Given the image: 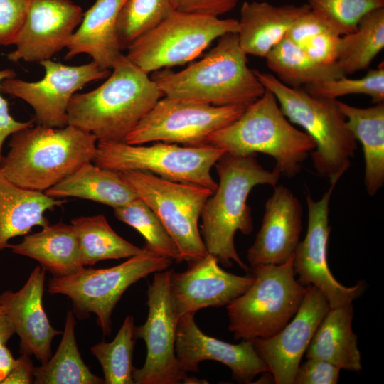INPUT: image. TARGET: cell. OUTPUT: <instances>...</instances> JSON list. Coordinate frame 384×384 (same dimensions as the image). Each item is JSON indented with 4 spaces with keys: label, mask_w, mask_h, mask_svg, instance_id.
<instances>
[{
    "label": "cell",
    "mask_w": 384,
    "mask_h": 384,
    "mask_svg": "<svg viewBox=\"0 0 384 384\" xmlns=\"http://www.w3.org/2000/svg\"><path fill=\"white\" fill-rule=\"evenodd\" d=\"M341 37L332 32H324L308 39L301 48L314 61L324 65L334 64L339 57Z\"/></svg>",
    "instance_id": "obj_41"
},
{
    "label": "cell",
    "mask_w": 384,
    "mask_h": 384,
    "mask_svg": "<svg viewBox=\"0 0 384 384\" xmlns=\"http://www.w3.org/2000/svg\"><path fill=\"white\" fill-rule=\"evenodd\" d=\"M252 270V284L226 306L228 329L235 339L267 338L278 333L295 315L306 291L295 278L293 256L281 265Z\"/></svg>",
    "instance_id": "obj_7"
},
{
    "label": "cell",
    "mask_w": 384,
    "mask_h": 384,
    "mask_svg": "<svg viewBox=\"0 0 384 384\" xmlns=\"http://www.w3.org/2000/svg\"><path fill=\"white\" fill-rule=\"evenodd\" d=\"M240 0H173L175 11L218 17L237 6Z\"/></svg>",
    "instance_id": "obj_42"
},
{
    "label": "cell",
    "mask_w": 384,
    "mask_h": 384,
    "mask_svg": "<svg viewBox=\"0 0 384 384\" xmlns=\"http://www.w3.org/2000/svg\"><path fill=\"white\" fill-rule=\"evenodd\" d=\"M44 193L54 198L75 197L114 208L139 198L121 171L100 167L92 161L84 164Z\"/></svg>",
    "instance_id": "obj_26"
},
{
    "label": "cell",
    "mask_w": 384,
    "mask_h": 384,
    "mask_svg": "<svg viewBox=\"0 0 384 384\" xmlns=\"http://www.w3.org/2000/svg\"><path fill=\"white\" fill-rule=\"evenodd\" d=\"M238 31L235 19L174 11L132 42L126 55L149 73L184 65L199 56L216 38Z\"/></svg>",
    "instance_id": "obj_10"
},
{
    "label": "cell",
    "mask_w": 384,
    "mask_h": 384,
    "mask_svg": "<svg viewBox=\"0 0 384 384\" xmlns=\"http://www.w3.org/2000/svg\"><path fill=\"white\" fill-rule=\"evenodd\" d=\"M171 270L155 272L147 291L149 314L146 321L134 329V338L143 339L146 348L143 366L133 368L134 384L208 383L187 376L181 370L176 356L177 320L169 294Z\"/></svg>",
    "instance_id": "obj_13"
},
{
    "label": "cell",
    "mask_w": 384,
    "mask_h": 384,
    "mask_svg": "<svg viewBox=\"0 0 384 384\" xmlns=\"http://www.w3.org/2000/svg\"><path fill=\"white\" fill-rule=\"evenodd\" d=\"M265 58L269 69L277 76L276 78L294 88L346 76L337 63L331 65L318 63L286 37Z\"/></svg>",
    "instance_id": "obj_29"
},
{
    "label": "cell",
    "mask_w": 384,
    "mask_h": 384,
    "mask_svg": "<svg viewBox=\"0 0 384 384\" xmlns=\"http://www.w3.org/2000/svg\"><path fill=\"white\" fill-rule=\"evenodd\" d=\"M15 358L6 345L0 346V384H3L11 371Z\"/></svg>",
    "instance_id": "obj_45"
},
{
    "label": "cell",
    "mask_w": 384,
    "mask_h": 384,
    "mask_svg": "<svg viewBox=\"0 0 384 384\" xmlns=\"http://www.w3.org/2000/svg\"><path fill=\"white\" fill-rule=\"evenodd\" d=\"M302 206L292 191L274 187L265 205L262 225L247 258L251 267L281 265L294 255L302 230Z\"/></svg>",
    "instance_id": "obj_20"
},
{
    "label": "cell",
    "mask_w": 384,
    "mask_h": 384,
    "mask_svg": "<svg viewBox=\"0 0 384 384\" xmlns=\"http://www.w3.org/2000/svg\"><path fill=\"white\" fill-rule=\"evenodd\" d=\"M75 324L73 311H68L57 351L46 363L35 367L34 383H104V379L92 373L80 356L75 334Z\"/></svg>",
    "instance_id": "obj_30"
},
{
    "label": "cell",
    "mask_w": 384,
    "mask_h": 384,
    "mask_svg": "<svg viewBox=\"0 0 384 384\" xmlns=\"http://www.w3.org/2000/svg\"><path fill=\"white\" fill-rule=\"evenodd\" d=\"M31 0H0V45H14L26 21Z\"/></svg>",
    "instance_id": "obj_38"
},
{
    "label": "cell",
    "mask_w": 384,
    "mask_h": 384,
    "mask_svg": "<svg viewBox=\"0 0 384 384\" xmlns=\"http://www.w3.org/2000/svg\"><path fill=\"white\" fill-rule=\"evenodd\" d=\"M194 314L188 313L177 320L175 352L183 372H198L201 361L213 360L228 366L240 383H251L256 375L269 373L252 340L232 344L208 336L198 327Z\"/></svg>",
    "instance_id": "obj_18"
},
{
    "label": "cell",
    "mask_w": 384,
    "mask_h": 384,
    "mask_svg": "<svg viewBox=\"0 0 384 384\" xmlns=\"http://www.w3.org/2000/svg\"><path fill=\"white\" fill-rule=\"evenodd\" d=\"M226 151L212 145L180 146L157 142L151 146L125 142H98L92 160L112 170L148 171L172 181L206 187L214 191L218 183L210 170Z\"/></svg>",
    "instance_id": "obj_9"
},
{
    "label": "cell",
    "mask_w": 384,
    "mask_h": 384,
    "mask_svg": "<svg viewBox=\"0 0 384 384\" xmlns=\"http://www.w3.org/2000/svg\"><path fill=\"white\" fill-rule=\"evenodd\" d=\"M14 334L13 326L0 304V346L6 345L7 341Z\"/></svg>",
    "instance_id": "obj_46"
},
{
    "label": "cell",
    "mask_w": 384,
    "mask_h": 384,
    "mask_svg": "<svg viewBox=\"0 0 384 384\" xmlns=\"http://www.w3.org/2000/svg\"><path fill=\"white\" fill-rule=\"evenodd\" d=\"M213 255L188 262L182 272L171 270V304L176 320L207 307L227 306L252 284L254 277H241L225 271Z\"/></svg>",
    "instance_id": "obj_17"
},
{
    "label": "cell",
    "mask_w": 384,
    "mask_h": 384,
    "mask_svg": "<svg viewBox=\"0 0 384 384\" xmlns=\"http://www.w3.org/2000/svg\"><path fill=\"white\" fill-rule=\"evenodd\" d=\"M353 317L352 304L330 308L310 341L306 357L326 361L341 370L360 371L361 354L352 329Z\"/></svg>",
    "instance_id": "obj_27"
},
{
    "label": "cell",
    "mask_w": 384,
    "mask_h": 384,
    "mask_svg": "<svg viewBox=\"0 0 384 384\" xmlns=\"http://www.w3.org/2000/svg\"><path fill=\"white\" fill-rule=\"evenodd\" d=\"M127 0H96L85 13L67 46L66 60L80 53L89 55L102 69H112L122 54L117 23Z\"/></svg>",
    "instance_id": "obj_22"
},
{
    "label": "cell",
    "mask_w": 384,
    "mask_h": 384,
    "mask_svg": "<svg viewBox=\"0 0 384 384\" xmlns=\"http://www.w3.org/2000/svg\"><path fill=\"white\" fill-rule=\"evenodd\" d=\"M97 141L92 134L70 124L24 128L11 134L0 171L20 187L45 192L84 164L92 162Z\"/></svg>",
    "instance_id": "obj_4"
},
{
    "label": "cell",
    "mask_w": 384,
    "mask_h": 384,
    "mask_svg": "<svg viewBox=\"0 0 384 384\" xmlns=\"http://www.w3.org/2000/svg\"><path fill=\"white\" fill-rule=\"evenodd\" d=\"M39 63L45 70L43 79L36 82L5 79L0 84V92L27 102L34 110L36 123L49 127L67 126V110L73 95L86 84L110 75V70L102 69L93 61L75 66L50 59Z\"/></svg>",
    "instance_id": "obj_14"
},
{
    "label": "cell",
    "mask_w": 384,
    "mask_h": 384,
    "mask_svg": "<svg viewBox=\"0 0 384 384\" xmlns=\"http://www.w3.org/2000/svg\"><path fill=\"white\" fill-rule=\"evenodd\" d=\"M324 32H332L341 36L329 19L310 9L295 21L285 37L301 47L308 39Z\"/></svg>",
    "instance_id": "obj_39"
},
{
    "label": "cell",
    "mask_w": 384,
    "mask_h": 384,
    "mask_svg": "<svg viewBox=\"0 0 384 384\" xmlns=\"http://www.w3.org/2000/svg\"><path fill=\"white\" fill-rule=\"evenodd\" d=\"M65 202L44 192L20 187L0 171V250L9 248L13 238L28 235L35 226L48 225L45 213Z\"/></svg>",
    "instance_id": "obj_25"
},
{
    "label": "cell",
    "mask_w": 384,
    "mask_h": 384,
    "mask_svg": "<svg viewBox=\"0 0 384 384\" xmlns=\"http://www.w3.org/2000/svg\"><path fill=\"white\" fill-rule=\"evenodd\" d=\"M16 75V73L12 69L0 70V84L4 80L15 78ZM34 122V119L27 122H18L14 119L9 113L7 101L1 95L0 92V161L2 158V147L6 139L18 130L33 126Z\"/></svg>",
    "instance_id": "obj_43"
},
{
    "label": "cell",
    "mask_w": 384,
    "mask_h": 384,
    "mask_svg": "<svg viewBox=\"0 0 384 384\" xmlns=\"http://www.w3.org/2000/svg\"><path fill=\"white\" fill-rule=\"evenodd\" d=\"M304 89L311 96L336 100L352 94H362L371 97L375 103L384 101V67L370 70L363 77L351 79L346 76L325 82L306 85Z\"/></svg>",
    "instance_id": "obj_36"
},
{
    "label": "cell",
    "mask_w": 384,
    "mask_h": 384,
    "mask_svg": "<svg viewBox=\"0 0 384 384\" xmlns=\"http://www.w3.org/2000/svg\"><path fill=\"white\" fill-rule=\"evenodd\" d=\"M173 0H127L117 18V31L121 50L150 31L172 11Z\"/></svg>",
    "instance_id": "obj_35"
},
{
    "label": "cell",
    "mask_w": 384,
    "mask_h": 384,
    "mask_svg": "<svg viewBox=\"0 0 384 384\" xmlns=\"http://www.w3.org/2000/svg\"><path fill=\"white\" fill-rule=\"evenodd\" d=\"M334 188L330 186L318 201L314 200L310 193L306 192L307 230L293 255V269L297 281L304 286L313 285L321 291L330 308L352 304L366 288L363 282L353 287L340 284L332 275L328 265L327 244L331 232L329 203Z\"/></svg>",
    "instance_id": "obj_15"
},
{
    "label": "cell",
    "mask_w": 384,
    "mask_h": 384,
    "mask_svg": "<svg viewBox=\"0 0 384 384\" xmlns=\"http://www.w3.org/2000/svg\"><path fill=\"white\" fill-rule=\"evenodd\" d=\"M134 329V318L128 316L112 341H101L91 347V353L102 366L104 383L134 384L132 378Z\"/></svg>",
    "instance_id": "obj_33"
},
{
    "label": "cell",
    "mask_w": 384,
    "mask_h": 384,
    "mask_svg": "<svg viewBox=\"0 0 384 384\" xmlns=\"http://www.w3.org/2000/svg\"><path fill=\"white\" fill-rule=\"evenodd\" d=\"M246 107L214 106L164 97L139 122L124 142L133 145L150 142L186 146L209 145L208 137L235 121Z\"/></svg>",
    "instance_id": "obj_12"
},
{
    "label": "cell",
    "mask_w": 384,
    "mask_h": 384,
    "mask_svg": "<svg viewBox=\"0 0 384 384\" xmlns=\"http://www.w3.org/2000/svg\"><path fill=\"white\" fill-rule=\"evenodd\" d=\"M329 309V303L322 292L308 285L299 309L283 329L271 337L252 339L256 352L275 383L294 384L302 358Z\"/></svg>",
    "instance_id": "obj_16"
},
{
    "label": "cell",
    "mask_w": 384,
    "mask_h": 384,
    "mask_svg": "<svg viewBox=\"0 0 384 384\" xmlns=\"http://www.w3.org/2000/svg\"><path fill=\"white\" fill-rule=\"evenodd\" d=\"M310 9L308 4L274 6L267 1H245L238 20L242 50L246 55L265 58L295 21Z\"/></svg>",
    "instance_id": "obj_23"
},
{
    "label": "cell",
    "mask_w": 384,
    "mask_h": 384,
    "mask_svg": "<svg viewBox=\"0 0 384 384\" xmlns=\"http://www.w3.org/2000/svg\"><path fill=\"white\" fill-rule=\"evenodd\" d=\"M9 248L15 254L36 260L53 277H65L85 267L71 224H48L39 232L24 235L21 242L9 245Z\"/></svg>",
    "instance_id": "obj_24"
},
{
    "label": "cell",
    "mask_w": 384,
    "mask_h": 384,
    "mask_svg": "<svg viewBox=\"0 0 384 384\" xmlns=\"http://www.w3.org/2000/svg\"><path fill=\"white\" fill-rule=\"evenodd\" d=\"M247 55L240 46L238 33H227L201 60L178 72L168 68L154 71L151 78L164 97L214 106L246 107L265 91L248 67Z\"/></svg>",
    "instance_id": "obj_3"
},
{
    "label": "cell",
    "mask_w": 384,
    "mask_h": 384,
    "mask_svg": "<svg viewBox=\"0 0 384 384\" xmlns=\"http://www.w3.org/2000/svg\"><path fill=\"white\" fill-rule=\"evenodd\" d=\"M81 7L70 0H31L24 24L7 54L10 61L38 62L50 59L67 47L82 21Z\"/></svg>",
    "instance_id": "obj_19"
},
{
    "label": "cell",
    "mask_w": 384,
    "mask_h": 384,
    "mask_svg": "<svg viewBox=\"0 0 384 384\" xmlns=\"http://www.w3.org/2000/svg\"><path fill=\"white\" fill-rule=\"evenodd\" d=\"M45 272L37 266L20 289L0 294V304L19 337L20 353L33 355L41 364L52 356L53 338L63 333L51 326L43 308Z\"/></svg>",
    "instance_id": "obj_21"
},
{
    "label": "cell",
    "mask_w": 384,
    "mask_h": 384,
    "mask_svg": "<svg viewBox=\"0 0 384 384\" xmlns=\"http://www.w3.org/2000/svg\"><path fill=\"white\" fill-rule=\"evenodd\" d=\"M341 369L324 360L307 358L300 363L294 384H336Z\"/></svg>",
    "instance_id": "obj_40"
},
{
    "label": "cell",
    "mask_w": 384,
    "mask_h": 384,
    "mask_svg": "<svg viewBox=\"0 0 384 384\" xmlns=\"http://www.w3.org/2000/svg\"><path fill=\"white\" fill-rule=\"evenodd\" d=\"M172 262L171 258L144 247L140 254L118 265L100 269L84 267L65 277H53L48 292L68 297L80 317L95 314L103 334L108 335L112 331L113 310L128 287L152 273L167 270Z\"/></svg>",
    "instance_id": "obj_8"
},
{
    "label": "cell",
    "mask_w": 384,
    "mask_h": 384,
    "mask_svg": "<svg viewBox=\"0 0 384 384\" xmlns=\"http://www.w3.org/2000/svg\"><path fill=\"white\" fill-rule=\"evenodd\" d=\"M115 217L137 230L146 240L145 247L153 252L182 262L175 242L155 213L140 198L114 208Z\"/></svg>",
    "instance_id": "obj_34"
},
{
    "label": "cell",
    "mask_w": 384,
    "mask_h": 384,
    "mask_svg": "<svg viewBox=\"0 0 384 384\" xmlns=\"http://www.w3.org/2000/svg\"><path fill=\"white\" fill-rule=\"evenodd\" d=\"M336 101L349 129L362 145L364 184L368 195L373 196L384 183V104L361 108Z\"/></svg>",
    "instance_id": "obj_28"
},
{
    "label": "cell",
    "mask_w": 384,
    "mask_h": 384,
    "mask_svg": "<svg viewBox=\"0 0 384 384\" xmlns=\"http://www.w3.org/2000/svg\"><path fill=\"white\" fill-rule=\"evenodd\" d=\"M311 10L329 19L341 36L356 29L369 11L384 7V0H307Z\"/></svg>",
    "instance_id": "obj_37"
},
{
    "label": "cell",
    "mask_w": 384,
    "mask_h": 384,
    "mask_svg": "<svg viewBox=\"0 0 384 384\" xmlns=\"http://www.w3.org/2000/svg\"><path fill=\"white\" fill-rule=\"evenodd\" d=\"M219 183L201 212V225L208 254L225 267L237 263L246 272L250 268L240 258L234 242L236 232L249 235L253 229L252 210L247 203L257 185L274 187L281 174L275 168L262 167L257 154L235 156L225 153L215 164Z\"/></svg>",
    "instance_id": "obj_2"
},
{
    "label": "cell",
    "mask_w": 384,
    "mask_h": 384,
    "mask_svg": "<svg viewBox=\"0 0 384 384\" xmlns=\"http://www.w3.org/2000/svg\"><path fill=\"white\" fill-rule=\"evenodd\" d=\"M208 144L235 156L262 153L274 159V168L288 178L297 176L316 148L313 139L296 129L282 113L274 94H264L240 116L208 137Z\"/></svg>",
    "instance_id": "obj_5"
},
{
    "label": "cell",
    "mask_w": 384,
    "mask_h": 384,
    "mask_svg": "<svg viewBox=\"0 0 384 384\" xmlns=\"http://www.w3.org/2000/svg\"><path fill=\"white\" fill-rule=\"evenodd\" d=\"M34 369L30 356L25 353L15 358L14 366L3 384L34 383Z\"/></svg>",
    "instance_id": "obj_44"
},
{
    "label": "cell",
    "mask_w": 384,
    "mask_h": 384,
    "mask_svg": "<svg viewBox=\"0 0 384 384\" xmlns=\"http://www.w3.org/2000/svg\"><path fill=\"white\" fill-rule=\"evenodd\" d=\"M78 236L83 265L109 259L129 258L143 251L119 236L103 215L80 216L71 220Z\"/></svg>",
    "instance_id": "obj_31"
},
{
    "label": "cell",
    "mask_w": 384,
    "mask_h": 384,
    "mask_svg": "<svg viewBox=\"0 0 384 384\" xmlns=\"http://www.w3.org/2000/svg\"><path fill=\"white\" fill-rule=\"evenodd\" d=\"M384 48V7L372 10L356 29L341 36L337 63L346 75L366 69Z\"/></svg>",
    "instance_id": "obj_32"
},
{
    "label": "cell",
    "mask_w": 384,
    "mask_h": 384,
    "mask_svg": "<svg viewBox=\"0 0 384 384\" xmlns=\"http://www.w3.org/2000/svg\"><path fill=\"white\" fill-rule=\"evenodd\" d=\"M121 172L161 221L178 247L182 261L189 262L208 255L198 223L212 190L167 180L148 171Z\"/></svg>",
    "instance_id": "obj_11"
},
{
    "label": "cell",
    "mask_w": 384,
    "mask_h": 384,
    "mask_svg": "<svg viewBox=\"0 0 384 384\" xmlns=\"http://www.w3.org/2000/svg\"><path fill=\"white\" fill-rule=\"evenodd\" d=\"M253 71L274 94L288 120L302 127L313 139L316 148L310 155L314 168L335 186L351 166L358 146L336 100L311 96L304 89L284 85L270 73Z\"/></svg>",
    "instance_id": "obj_6"
},
{
    "label": "cell",
    "mask_w": 384,
    "mask_h": 384,
    "mask_svg": "<svg viewBox=\"0 0 384 384\" xmlns=\"http://www.w3.org/2000/svg\"><path fill=\"white\" fill-rule=\"evenodd\" d=\"M107 80L95 90L75 93L68 123L95 135L98 142H124L139 122L164 97L156 83L122 54Z\"/></svg>",
    "instance_id": "obj_1"
}]
</instances>
